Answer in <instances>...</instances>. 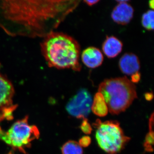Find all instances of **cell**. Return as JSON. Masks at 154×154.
<instances>
[{
  "label": "cell",
  "instance_id": "cell-1",
  "mask_svg": "<svg viewBox=\"0 0 154 154\" xmlns=\"http://www.w3.org/2000/svg\"><path fill=\"white\" fill-rule=\"evenodd\" d=\"M79 1H0V27L11 36L45 37L75 9Z\"/></svg>",
  "mask_w": 154,
  "mask_h": 154
},
{
  "label": "cell",
  "instance_id": "cell-2",
  "mask_svg": "<svg viewBox=\"0 0 154 154\" xmlns=\"http://www.w3.org/2000/svg\"><path fill=\"white\" fill-rule=\"evenodd\" d=\"M42 51L48 66L57 69L81 70V48L71 36L60 32H52L45 37Z\"/></svg>",
  "mask_w": 154,
  "mask_h": 154
},
{
  "label": "cell",
  "instance_id": "cell-3",
  "mask_svg": "<svg viewBox=\"0 0 154 154\" xmlns=\"http://www.w3.org/2000/svg\"><path fill=\"white\" fill-rule=\"evenodd\" d=\"M98 91L113 115L124 112L137 98L134 84L126 77L104 80L99 85Z\"/></svg>",
  "mask_w": 154,
  "mask_h": 154
},
{
  "label": "cell",
  "instance_id": "cell-4",
  "mask_svg": "<svg viewBox=\"0 0 154 154\" xmlns=\"http://www.w3.org/2000/svg\"><path fill=\"white\" fill-rule=\"evenodd\" d=\"M93 125L96 129L98 145L107 154L119 153L130 140V138L125 135L120 123L116 120L102 122L97 119Z\"/></svg>",
  "mask_w": 154,
  "mask_h": 154
},
{
  "label": "cell",
  "instance_id": "cell-5",
  "mask_svg": "<svg viewBox=\"0 0 154 154\" xmlns=\"http://www.w3.org/2000/svg\"><path fill=\"white\" fill-rule=\"evenodd\" d=\"M40 135L38 128L28 123V116L16 121L8 131L3 141L15 149L24 153L25 149L30 147L31 142L38 139Z\"/></svg>",
  "mask_w": 154,
  "mask_h": 154
},
{
  "label": "cell",
  "instance_id": "cell-6",
  "mask_svg": "<svg viewBox=\"0 0 154 154\" xmlns=\"http://www.w3.org/2000/svg\"><path fill=\"white\" fill-rule=\"evenodd\" d=\"M93 99L88 90L81 89L66 105V111L70 115L78 119L86 118L91 113Z\"/></svg>",
  "mask_w": 154,
  "mask_h": 154
},
{
  "label": "cell",
  "instance_id": "cell-7",
  "mask_svg": "<svg viewBox=\"0 0 154 154\" xmlns=\"http://www.w3.org/2000/svg\"><path fill=\"white\" fill-rule=\"evenodd\" d=\"M14 90L11 82L0 75V122L11 120L17 105H13Z\"/></svg>",
  "mask_w": 154,
  "mask_h": 154
},
{
  "label": "cell",
  "instance_id": "cell-8",
  "mask_svg": "<svg viewBox=\"0 0 154 154\" xmlns=\"http://www.w3.org/2000/svg\"><path fill=\"white\" fill-rule=\"evenodd\" d=\"M119 2L111 13V18L116 23L125 25L129 23L133 17L134 10L129 5L128 1H117Z\"/></svg>",
  "mask_w": 154,
  "mask_h": 154
},
{
  "label": "cell",
  "instance_id": "cell-9",
  "mask_svg": "<svg viewBox=\"0 0 154 154\" xmlns=\"http://www.w3.org/2000/svg\"><path fill=\"white\" fill-rule=\"evenodd\" d=\"M119 65L121 72L128 75H132L138 72L140 69L138 58L132 53H126L122 56L119 60Z\"/></svg>",
  "mask_w": 154,
  "mask_h": 154
},
{
  "label": "cell",
  "instance_id": "cell-10",
  "mask_svg": "<svg viewBox=\"0 0 154 154\" xmlns=\"http://www.w3.org/2000/svg\"><path fill=\"white\" fill-rule=\"evenodd\" d=\"M83 63L88 68H96L101 66L104 60V57L100 50L96 48H88L83 51L82 55Z\"/></svg>",
  "mask_w": 154,
  "mask_h": 154
},
{
  "label": "cell",
  "instance_id": "cell-11",
  "mask_svg": "<svg viewBox=\"0 0 154 154\" xmlns=\"http://www.w3.org/2000/svg\"><path fill=\"white\" fill-rule=\"evenodd\" d=\"M122 42L115 36H107L102 45V50L109 58L115 57L122 50Z\"/></svg>",
  "mask_w": 154,
  "mask_h": 154
},
{
  "label": "cell",
  "instance_id": "cell-12",
  "mask_svg": "<svg viewBox=\"0 0 154 154\" xmlns=\"http://www.w3.org/2000/svg\"><path fill=\"white\" fill-rule=\"evenodd\" d=\"M91 110L95 115L100 117H104L108 113V107L101 93L98 92L95 94L93 99Z\"/></svg>",
  "mask_w": 154,
  "mask_h": 154
},
{
  "label": "cell",
  "instance_id": "cell-13",
  "mask_svg": "<svg viewBox=\"0 0 154 154\" xmlns=\"http://www.w3.org/2000/svg\"><path fill=\"white\" fill-rule=\"evenodd\" d=\"M62 154H83V149L79 143L69 140L64 144L61 148Z\"/></svg>",
  "mask_w": 154,
  "mask_h": 154
},
{
  "label": "cell",
  "instance_id": "cell-14",
  "mask_svg": "<svg viewBox=\"0 0 154 154\" xmlns=\"http://www.w3.org/2000/svg\"><path fill=\"white\" fill-rule=\"evenodd\" d=\"M154 11L149 10L143 15L142 24L144 28L147 30H152L154 29Z\"/></svg>",
  "mask_w": 154,
  "mask_h": 154
},
{
  "label": "cell",
  "instance_id": "cell-15",
  "mask_svg": "<svg viewBox=\"0 0 154 154\" xmlns=\"http://www.w3.org/2000/svg\"><path fill=\"white\" fill-rule=\"evenodd\" d=\"M154 134L153 131H149L146 135L143 144L146 152H151L153 151Z\"/></svg>",
  "mask_w": 154,
  "mask_h": 154
},
{
  "label": "cell",
  "instance_id": "cell-16",
  "mask_svg": "<svg viewBox=\"0 0 154 154\" xmlns=\"http://www.w3.org/2000/svg\"><path fill=\"white\" fill-rule=\"evenodd\" d=\"M80 128L83 132L86 134H91L93 130L92 126L88 122V119L87 118L83 119L82 122L80 126Z\"/></svg>",
  "mask_w": 154,
  "mask_h": 154
},
{
  "label": "cell",
  "instance_id": "cell-17",
  "mask_svg": "<svg viewBox=\"0 0 154 154\" xmlns=\"http://www.w3.org/2000/svg\"><path fill=\"white\" fill-rule=\"evenodd\" d=\"M91 138L88 136H85L80 138L79 143L81 147H88L91 144Z\"/></svg>",
  "mask_w": 154,
  "mask_h": 154
},
{
  "label": "cell",
  "instance_id": "cell-18",
  "mask_svg": "<svg viewBox=\"0 0 154 154\" xmlns=\"http://www.w3.org/2000/svg\"><path fill=\"white\" fill-rule=\"evenodd\" d=\"M140 79V74L139 73L137 72L131 75V80L132 83H137L139 82Z\"/></svg>",
  "mask_w": 154,
  "mask_h": 154
},
{
  "label": "cell",
  "instance_id": "cell-19",
  "mask_svg": "<svg viewBox=\"0 0 154 154\" xmlns=\"http://www.w3.org/2000/svg\"><path fill=\"white\" fill-rule=\"evenodd\" d=\"M154 125V113H152L149 119V131H153V127Z\"/></svg>",
  "mask_w": 154,
  "mask_h": 154
},
{
  "label": "cell",
  "instance_id": "cell-20",
  "mask_svg": "<svg viewBox=\"0 0 154 154\" xmlns=\"http://www.w3.org/2000/svg\"><path fill=\"white\" fill-rule=\"evenodd\" d=\"M84 2L86 4L89 6H92L96 5L97 3L99 2V0H96V1H84Z\"/></svg>",
  "mask_w": 154,
  "mask_h": 154
},
{
  "label": "cell",
  "instance_id": "cell-21",
  "mask_svg": "<svg viewBox=\"0 0 154 154\" xmlns=\"http://www.w3.org/2000/svg\"><path fill=\"white\" fill-rule=\"evenodd\" d=\"M145 97L146 100L147 101H151L153 98V95L152 93H148L145 94Z\"/></svg>",
  "mask_w": 154,
  "mask_h": 154
},
{
  "label": "cell",
  "instance_id": "cell-22",
  "mask_svg": "<svg viewBox=\"0 0 154 154\" xmlns=\"http://www.w3.org/2000/svg\"><path fill=\"white\" fill-rule=\"evenodd\" d=\"M5 134L6 132L3 131V130H2L1 127H0V139L3 140L4 138L5 137Z\"/></svg>",
  "mask_w": 154,
  "mask_h": 154
},
{
  "label": "cell",
  "instance_id": "cell-23",
  "mask_svg": "<svg viewBox=\"0 0 154 154\" xmlns=\"http://www.w3.org/2000/svg\"><path fill=\"white\" fill-rule=\"evenodd\" d=\"M149 5L150 7L151 8L153 9L154 7V1H150L149 3Z\"/></svg>",
  "mask_w": 154,
  "mask_h": 154
}]
</instances>
